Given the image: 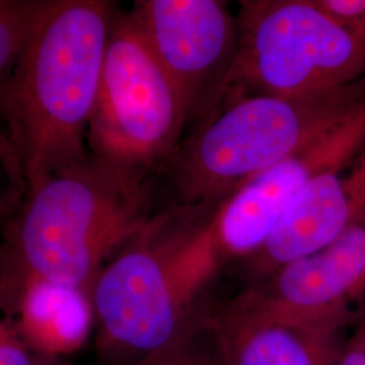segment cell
Segmentation results:
<instances>
[{
	"instance_id": "6da1fadb",
	"label": "cell",
	"mask_w": 365,
	"mask_h": 365,
	"mask_svg": "<svg viewBox=\"0 0 365 365\" xmlns=\"http://www.w3.org/2000/svg\"><path fill=\"white\" fill-rule=\"evenodd\" d=\"M114 18L110 1L49 0L0 84L3 129L24 173L26 195L88 157V123Z\"/></svg>"
},
{
	"instance_id": "7a4b0ae2",
	"label": "cell",
	"mask_w": 365,
	"mask_h": 365,
	"mask_svg": "<svg viewBox=\"0 0 365 365\" xmlns=\"http://www.w3.org/2000/svg\"><path fill=\"white\" fill-rule=\"evenodd\" d=\"M212 217L149 221L106 264L91 289L107 349L138 363L202 327L207 289L221 260Z\"/></svg>"
},
{
	"instance_id": "3957f363",
	"label": "cell",
	"mask_w": 365,
	"mask_h": 365,
	"mask_svg": "<svg viewBox=\"0 0 365 365\" xmlns=\"http://www.w3.org/2000/svg\"><path fill=\"white\" fill-rule=\"evenodd\" d=\"M148 223L141 175L87 157L25 197L9 235L14 283L41 280L91 297L107 260Z\"/></svg>"
},
{
	"instance_id": "277c9868",
	"label": "cell",
	"mask_w": 365,
	"mask_h": 365,
	"mask_svg": "<svg viewBox=\"0 0 365 365\" xmlns=\"http://www.w3.org/2000/svg\"><path fill=\"white\" fill-rule=\"evenodd\" d=\"M365 99V78L315 96L233 95L178 155L175 179L182 200H226L336 126Z\"/></svg>"
},
{
	"instance_id": "5b68a950",
	"label": "cell",
	"mask_w": 365,
	"mask_h": 365,
	"mask_svg": "<svg viewBox=\"0 0 365 365\" xmlns=\"http://www.w3.org/2000/svg\"><path fill=\"white\" fill-rule=\"evenodd\" d=\"M235 57L217 96H315L365 78V31L315 0H244Z\"/></svg>"
},
{
	"instance_id": "8992f818",
	"label": "cell",
	"mask_w": 365,
	"mask_h": 365,
	"mask_svg": "<svg viewBox=\"0 0 365 365\" xmlns=\"http://www.w3.org/2000/svg\"><path fill=\"white\" fill-rule=\"evenodd\" d=\"M187 118L134 14L115 15L87 131L93 157L143 175L168 156Z\"/></svg>"
},
{
	"instance_id": "52a82bcc",
	"label": "cell",
	"mask_w": 365,
	"mask_h": 365,
	"mask_svg": "<svg viewBox=\"0 0 365 365\" xmlns=\"http://www.w3.org/2000/svg\"><path fill=\"white\" fill-rule=\"evenodd\" d=\"M365 150V99L336 126L249 180L212 215L223 255L253 256L317 179Z\"/></svg>"
},
{
	"instance_id": "ba28073f",
	"label": "cell",
	"mask_w": 365,
	"mask_h": 365,
	"mask_svg": "<svg viewBox=\"0 0 365 365\" xmlns=\"http://www.w3.org/2000/svg\"><path fill=\"white\" fill-rule=\"evenodd\" d=\"M180 96L185 118L217 98L235 57L238 26L220 0H144L133 11Z\"/></svg>"
},
{
	"instance_id": "9c48e42d",
	"label": "cell",
	"mask_w": 365,
	"mask_h": 365,
	"mask_svg": "<svg viewBox=\"0 0 365 365\" xmlns=\"http://www.w3.org/2000/svg\"><path fill=\"white\" fill-rule=\"evenodd\" d=\"M245 294L274 313L342 330L365 295V212L325 248L288 262Z\"/></svg>"
},
{
	"instance_id": "30bf717a",
	"label": "cell",
	"mask_w": 365,
	"mask_h": 365,
	"mask_svg": "<svg viewBox=\"0 0 365 365\" xmlns=\"http://www.w3.org/2000/svg\"><path fill=\"white\" fill-rule=\"evenodd\" d=\"M210 329L226 365H334L339 329L300 322L241 294L211 312Z\"/></svg>"
},
{
	"instance_id": "8fae6325",
	"label": "cell",
	"mask_w": 365,
	"mask_h": 365,
	"mask_svg": "<svg viewBox=\"0 0 365 365\" xmlns=\"http://www.w3.org/2000/svg\"><path fill=\"white\" fill-rule=\"evenodd\" d=\"M16 288L14 317L22 336L39 354H64L76 351L91 325V297L71 288L41 280L4 283Z\"/></svg>"
},
{
	"instance_id": "7c38bea8",
	"label": "cell",
	"mask_w": 365,
	"mask_h": 365,
	"mask_svg": "<svg viewBox=\"0 0 365 365\" xmlns=\"http://www.w3.org/2000/svg\"><path fill=\"white\" fill-rule=\"evenodd\" d=\"M49 0H0V84L11 72Z\"/></svg>"
},
{
	"instance_id": "4fadbf2b",
	"label": "cell",
	"mask_w": 365,
	"mask_h": 365,
	"mask_svg": "<svg viewBox=\"0 0 365 365\" xmlns=\"http://www.w3.org/2000/svg\"><path fill=\"white\" fill-rule=\"evenodd\" d=\"M138 365H226L218 344L206 322L195 331L170 346V349L149 357Z\"/></svg>"
},
{
	"instance_id": "5bb4252c",
	"label": "cell",
	"mask_w": 365,
	"mask_h": 365,
	"mask_svg": "<svg viewBox=\"0 0 365 365\" xmlns=\"http://www.w3.org/2000/svg\"><path fill=\"white\" fill-rule=\"evenodd\" d=\"M26 196V182L7 134L0 128V217L13 211Z\"/></svg>"
},
{
	"instance_id": "9a60e30c",
	"label": "cell",
	"mask_w": 365,
	"mask_h": 365,
	"mask_svg": "<svg viewBox=\"0 0 365 365\" xmlns=\"http://www.w3.org/2000/svg\"><path fill=\"white\" fill-rule=\"evenodd\" d=\"M38 354L22 336L13 314L0 315V365H39Z\"/></svg>"
},
{
	"instance_id": "2e32d148",
	"label": "cell",
	"mask_w": 365,
	"mask_h": 365,
	"mask_svg": "<svg viewBox=\"0 0 365 365\" xmlns=\"http://www.w3.org/2000/svg\"><path fill=\"white\" fill-rule=\"evenodd\" d=\"M315 3L336 22L365 31V0H315Z\"/></svg>"
},
{
	"instance_id": "e0dca14e",
	"label": "cell",
	"mask_w": 365,
	"mask_h": 365,
	"mask_svg": "<svg viewBox=\"0 0 365 365\" xmlns=\"http://www.w3.org/2000/svg\"><path fill=\"white\" fill-rule=\"evenodd\" d=\"M334 365H365V319L359 322L349 339L339 344Z\"/></svg>"
}]
</instances>
